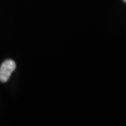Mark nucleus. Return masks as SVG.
Returning <instances> with one entry per match:
<instances>
[{
	"label": "nucleus",
	"instance_id": "nucleus-1",
	"mask_svg": "<svg viewBox=\"0 0 126 126\" xmlns=\"http://www.w3.org/2000/svg\"><path fill=\"white\" fill-rule=\"evenodd\" d=\"M16 69V63L13 60H7L0 66V81L6 83L9 79L12 73Z\"/></svg>",
	"mask_w": 126,
	"mask_h": 126
},
{
	"label": "nucleus",
	"instance_id": "nucleus-2",
	"mask_svg": "<svg viewBox=\"0 0 126 126\" xmlns=\"http://www.w3.org/2000/svg\"><path fill=\"white\" fill-rule=\"evenodd\" d=\"M122 1L124 2H125V3H126V0H122Z\"/></svg>",
	"mask_w": 126,
	"mask_h": 126
}]
</instances>
